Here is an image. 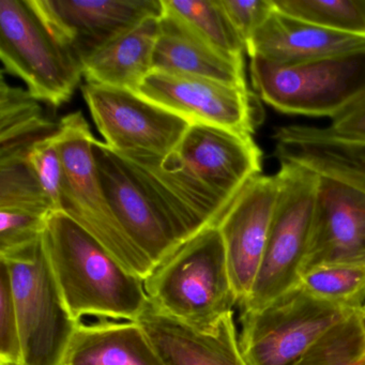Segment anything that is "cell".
<instances>
[{
	"label": "cell",
	"instance_id": "cell-1",
	"mask_svg": "<svg viewBox=\"0 0 365 365\" xmlns=\"http://www.w3.org/2000/svg\"><path fill=\"white\" fill-rule=\"evenodd\" d=\"M262 157L253 136L191 125L166 157L132 159L211 226L217 225L243 187L259 176Z\"/></svg>",
	"mask_w": 365,
	"mask_h": 365
},
{
	"label": "cell",
	"instance_id": "cell-2",
	"mask_svg": "<svg viewBox=\"0 0 365 365\" xmlns=\"http://www.w3.org/2000/svg\"><path fill=\"white\" fill-rule=\"evenodd\" d=\"M93 151L108 204L145 281L181 243L208 225L138 162L98 140Z\"/></svg>",
	"mask_w": 365,
	"mask_h": 365
},
{
	"label": "cell",
	"instance_id": "cell-3",
	"mask_svg": "<svg viewBox=\"0 0 365 365\" xmlns=\"http://www.w3.org/2000/svg\"><path fill=\"white\" fill-rule=\"evenodd\" d=\"M43 245L63 300L76 319L96 316L136 322L148 307L144 281L65 213L48 217Z\"/></svg>",
	"mask_w": 365,
	"mask_h": 365
},
{
	"label": "cell",
	"instance_id": "cell-4",
	"mask_svg": "<svg viewBox=\"0 0 365 365\" xmlns=\"http://www.w3.org/2000/svg\"><path fill=\"white\" fill-rule=\"evenodd\" d=\"M157 311L198 331L212 329L238 304L217 225L181 243L144 281Z\"/></svg>",
	"mask_w": 365,
	"mask_h": 365
},
{
	"label": "cell",
	"instance_id": "cell-5",
	"mask_svg": "<svg viewBox=\"0 0 365 365\" xmlns=\"http://www.w3.org/2000/svg\"><path fill=\"white\" fill-rule=\"evenodd\" d=\"M258 97L287 115L335 117L365 95V51L296 63L251 58Z\"/></svg>",
	"mask_w": 365,
	"mask_h": 365
},
{
	"label": "cell",
	"instance_id": "cell-6",
	"mask_svg": "<svg viewBox=\"0 0 365 365\" xmlns=\"http://www.w3.org/2000/svg\"><path fill=\"white\" fill-rule=\"evenodd\" d=\"M9 269L23 365H63L81 320L68 309L43 245L0 255Z\"/></svg>",
	"mask_w": 365,
	"mask_h": 365
},
{
	"label": "cell",
	"instance_id": "cell-7",
	"mask_svg": "<svg viewBox=\"0 0 365 365\" xmlns=\"http://www.w3.org/2000/svg\"><path fill=\"white\" fill-rule=\"evenodd\" d=\"M277 198L266 251L249 299L241 311H256L298 285L315 211L319 175L279 162Z\"/></svg>",
	"mask_w": 365,
	"mask_h": 365
},
{
	"label": "cell",
	"instance_id": "cell-8",
	"mask_svg": "<svg viewBox=\"0 0 365 365\" xmlns=\"http://www.w3.org/2000/svg\"><path fill=\"white\" fill-rule=\"evenodd\" d=\"M356 312L294 286L262 309L241 311V351L250 365H296L320 337Z\"/></svg>",
	"mask_w": 365,
	"mask_h": 365
},
{
	"label": "cell",
	"instance_id": "cell-9",
	"mask_svg": "<svg viewBox=\"0 0 365 365\" xmlns=\"http://www.w3.org/2000/svg\"><path fill=\"white\" fill-rule=\"evenodd\" d=\"M0 58L38 101L59 108L70 101L83 67L53 37L29 0H0Z\"/></svg>",
	"mask_w": 365,
	"mask_h": 365
},
{
	"label": "cell",
	"instance_id": "cell-10",
	"mask_svg": "<svg viewBox=\"0 0 365 365\" xmlns=\"http://www.w3.org/2000/svg\"><path fill=\"white\" fill-rule=\"evenodd\" d=\"M57 140L63 168L59 212L71 217L140 279L138 258L100 182L93 151L96 138L82 113H72L59 121Z\"/></svg>",
	"mask_w": 365,
	"mask_h": 365
},
{
	"label": "cell",
	"instance_id": "cell-11",
	"mask_svg": "<svg viewBox=\"0 0 365 365\" xmlns=\"http://www.w3.org/2000/svg\"><path fill=\"white\" fill-rule=\"evenodd\" d=\"M82 91L104 144L120 155L166 157L191 125L125 89L86 83Z\"/></svg>",
	"mask_w": 365,
	"mask_h": 365
},
{
	"label": "cell",
	"instance_id": "cell-12",
	"mask_svg": "<svg viewBox=\"0 0 365 365\" xmlns=\"http://www.w3.org/2000/svg\"><path fill=\"white\" fill-rule=\"evenodd\" d=\"M53 37L84 65L106 44L163 14L162 0H29Z\"/></svg>",
	"mask_w": 365,
	"mask_h": 365
},
{
	"label": "cell",
	"instance_id": "cell-13",
	"mask_svg": "<svg viewBox=\"0 0 365 365\" xmlns=\"http://www.w3.org/2000/svg\"><path fill=\"white\" fill-rule=\"evenodd\" d=\"M138 93L190 125H211L253 135L255 104L247 88L153 70Z\"/></svg>",
	"mask_w": 365,
	"mask_h": 365
},
{
	"label": "cell",
	"instance_id": "cell-14",
	"mask_svg": "<svg viewBox=\"0 0 365 365\" xmlns=\"http://www.w3.org/2000/svg\"><path fill=\"white\" fill-rule=\"evenodd\" d=\"M277 192L275 175H259L243 187L217 222L239 305L249 299L257 277L266 251Z\"/></svg>",
	"mask_w": 365,
	"mask_h": 365
},
{
	"label": "cell",
	"instance_id": "cell-15",
	"mask_svg": "<svg viewBox=\"0 0 365 365\" xmlns=\"http://www.w3.org/2000/svg\"><path fill=\"white\" fill-rule=\"evenodd\" d=\"M320 264H365V193L322 175L302 272Z\"/></svg>",
	"mask_w": 365,
	"mask_h": 365
},
{
	"label": "cell",
	"instance_id": "cell-16",
	"mask_svg": "<svg viewBox=\"0 0 365 365\" xmlns=\"http://www.w3.org/2000/svg\"><path fill=\"white\" fill-rule=\"evenodd\" d=\"M136 322L164 365H250L241 351L234 311L210 330L198 331L149 303Z\"/></svg>",
	"mask_w": 365,
	"mask_h": 365
},
{
	"label": "cell",
	"instance_id": "cell-17",
	"mask_svg": "<svg viewBox=\"0 0 365 365\" xmlns=\"http://www.w3.org/2000/svg\"><path fill=\"white\" fill-rule=\"evenodd\" d=\"M364 51L365 36L329 31L275 8L245 48L250 58L273 63H302Z\"/></svg>",
	"mask_w": 365,
	"mask_h": 365
},
{
	"label": "cell",
	"instance_id": "cell-18",
	"mask_svg": "<svg viewBox=\"0 0 365 365\" xmlns=\"http://www.w3.org/2000/svg\"><path fill=\"white\" fill-rule=\"evenodd\" d=\"M273 140L279 162L299 164L365 193V140H346L327 128L307 125L281 128Z\"/></svg>",
	"mask_w": 365,
	"mask_h": 365
},
{
	"label": "cell",
	"instance_id": "cell-19",
	"mask_svg": "<svg viewBox=\"0 0 365 365\" xmlns=\"http://www.w3.org/2000/svg\"><path fill=\"white\" fill-rule=\"evenodd\" d=\"M153 66L157 71L208 78L247 88L243 58L222 52L164 7Z\"/></svg>",
	"mask_w": 365,
	"mask_h": 365
},
{
	"label": "cell",
	"instance_id": "cell-20",
	"mask_svg": "<svg viewBox=\"0 0 365 365\" xmlns=\"http://www.w3.org/2000/svg\"><path fill=\"white\" fill-rule=\"evenodd\" d=\"M160 18L146 19L87 59L83 65L86 83L138 93L155 70Z\"/></svg>",
	"mask_w": 365,
	"mask_h": 365
},
{
	"label": "cell",
	"instance_id": "cell-21",
	"mask_svg": "<svg viewBox=\"0 0 365 365\" xmlns=\"http://www.w3.org/2000/svg\"><path fill=\"white\" fill-rule=\"evenodd\" d=\"M63 365H164L136 322L81 324Z\"/></svg>",
	"mask_w": 365,
	"mask_h": 365
},
{
	"label": "cell",
	"instance_id": "cell-22",
	"mask_svg": "<svg viewBox=\"0 0 365 365\" xmlns=\"http://www.w3.org/2000/svg\"><path fill=\"white\" fill-rule=\"evenodd\" d=\"M164 9L187 23L204 39L230 56L243 58L245 46L220 0H162Z\"/></svg>",
	"mask_w": 365,
	"mask_h": 365
},
{
	"label": "cell",
	"instance_id": "cell-23",
	"mask_svg": "<svg viewBox=\"0 0 365 365\" xmlns=\"http://www.w3.org/2000/svg\"><path fill=\"white\" fill-rule=\"evenodd\" d=\"M312 296L359 311L365 304V264H320L301 273L299 284Z\"/></svg>",
	"mask_w": 365,
	"mask_h": 365
},
{
	"label": "cell",
	"instance_id": "cell-24",
	"mask_svg": "<svg viewBox=\"0 0 365 365\" xmlns=\"http://www.w3.org/2000/svg\"><path fill=\"white\" fill-rule=\"evenodd\" d=\"M277 11L337 33L365 36V0H273Z\"/></svg>",
	"mask_w": 365,
	"mask_h": 365
},
{
	"label": "cell",
	"instance_id": "cell-25",
	"mask_svg": "<svg viewBox=\"0 0 365 365\" xmlns=\"http://www.w3.org/2000/svg\"><path fill=\"white\" fill-rule=\"evenodd\" d=\"M56 212L34 174L27 158L0 160V209Z\"/></svg>",
	"mask_w": 365,
	"mask_h": 365
},
{
	"label": "cell",
	"instance_id": "cell-26",
	"mask_svg": "<svg viewBox=\"0 0 365 365\" xmlns=\"http://www.w3.org/2000/svg\"><path fill=\"white\" fill-rule=\"evenodd\" d=\"M365 358V330L359 311L328 331L296 365H345Z\"/></svg>",
	"mask_w": 365,
	"mask_h": 365
},
{
	"label": "cell",
	"instance_id": "cell-27",
	"mask_svg": "<svg viewBox=\"0 0 365 365\" xmlns=\"http://www.w3.org/2000/svg\"><path fill=\"white\" fill-rule=\"evenodd\" d=\"M50 217L22 209H0V255L39 241Z\"/></svg>",
	"mask_w": 365,
	"mask_h": 365
},
{
	"label": "cell",
	"instance_id": "cell-28",
	"mask_svg": "<svg viewBox=\"0 0 365 365\" xmlns=\"http://www.w3.org/2000/svg\"><path fill=\"white\" fill-rule=\"evenodd\" d=\"M57 132L36 143L27 153V161L41 185L44 193L52 202L55 211L59 212L63 191V168L59 153Z\"/></svg>",
	"mask_w": 365,
	"mask_h": 365
},
{
	"label": "cell",
	"instance_id": "cell-29",
	"mask_svg": "<svg viewBox=\"0 0 365 365\" xmlns=\"http://www.w3.org/2000/svg\"><path fill=\"white\" fill-rule=\"evenodd\" d=\"M0 363L22 364L18 313L7 264L0 260Z\"/></svg>",
	"mask_w": 365,
	"mask_h": 365
},
{
	"label": "cell",
	"instance_id": "cell-30",
	"mask_svg": "<svg viewBox=\"0 0 365 365\" xmlns=\"http://www.w3.org/2000/svg\"><path fill=\"white\" fill-rule=\"evenodd\" d=\"M29 91L10 86L1 78L0 84V132L22 127L43 116V110Z\"/></svg>",
	"mask_w": 365,
	"mask_h": 365
},
{
	"label": "cell",
	"instance_id": "cell-31",
	"mask_svg": "<svg viewBox=\"0 0 365 365\" xmlns=\"http://www.w3.org/2000/svg\"><path fill=\"white\" fill-rule=\"evenodd\" d=\"M245 48L273 10V0H220Z\"/></svg>",
	"mask_w": 365,
	"mask_h": 365
},
{
	"label": "cell",
	"instance_id": "cell-32",
	"mask_svg": "<svg viewBox=\"0 0 365 365\" xmlns=\"http://www.w3.org/2000/svg\"><path fill=\"white\" fill-rule=\"evenodd\" d=\"M327 129L346 140H365V95L333 118Z\"/></svg>",
	"mask_w": 365,
	"mask_h": 365
},
{
	"label": "cell",
	"instance_id": "cell-33",
	"mask_svg": "<svg viewBox=\"0 0 365 365\" xmlns=\"http://www.w3.org/2000/svg\"><path fill=\"white\" fill-rule=\"evenodd\" d=\"M359 314H360L361 320H362L363 327H364L365 330V304L362 309H359Z\"/></svg>",
	"mask_w": 365,
	"mask_h": 365
},
{
	"label": "cell",
	"instance_id": "cell-34",
	"mask_svg": "<svg viewBox=\"0 0 365 365\" xmlns=\"http://www.w3.org/2000/svg\"><path fill=\"white\" fill-rule=\"evenodd\" d=\"M345 365H365V358L361 359V360L359 361H354V362L348 363V364Z\"/></svg>",
	"mask_w": 365,
	"mask_h": 365
}]
</instances>
